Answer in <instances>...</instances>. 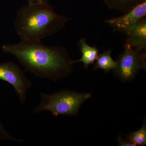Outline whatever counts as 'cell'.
Instances as JSON below:
<instances>
[{
  "label": "cell",
  "mask_w": 146,
  "mask_h": 146,
  "mask_svg": "<svg viewBox=\"0 0 146 146\" xmlns=\"http://www.w3.org/2000/svg\"><path fill=\"white\" fill-rule=\"evenodd\" d=\"M125 43L141 50L146 49V18L128 29Z\"/></svg>",
  "instance_id": "52a82bcc"
},
{
  "label": "cell",
  "mask_w": 146,
  "mask_h": 146,
  "mask_svg": "<svg viewBox=\"0 0 146 146\" xmlns=\"http://www.w3.org/2000/svg\"><path fill=\"white\" fill-rule=\"evenodd\" d=\"M111 50L109 49L102 53L99 54L96 62L94 66L95 70L98 69L103 70L105 72H109L114 70L117 67V62L112 59L111 56Z\"/></svg>",
  "instance_id": "30bf717a"
},
{
  "label": "cell",
  "mask_w": 146,
  "mask_h": 146,
  "mask_svg": "<svg viewBox=\"0 0 146 146\" xmlns=\"http://www.w3.org/2000/svg\"><path fill=\"white\" fill-rule=\"evenodd\" d=\"M0 140L3 141H13L21 143L24 141V139H17L9 133L3 126L0 119Z\"/></svg>",
  "instance_id": "7c38bea8"
},
{
  "label": "cell",
  "mask_w": 146,
  "mask_h": 146,
  "mask_svg": "<svg viewBox=\"0 0 146 146\" xmlns=\"http://www.w3.org/2000/svg\"><path fill=\"white\" fill-rule=\"evenodd\" d=\"M0 80L13 86L20 102L27 100V91L32 86V82L25 75L23 71L13 62L0 63Z\"/></svg>",
  "instance_id": "5b68a950"
},
{
  "label": "cell",
  "mask_w": 146,
  "mask_h": 146,
  "mask_svg": "<svg viewBox=\"0 0 146 146\" xmlns=\"http://www.w3.org/2000/svg\"><path fill=\"white\" fill-rule=\"evenodd\" d=\"M117 141L120 146H134L133 144L128 141H124L120 136H118Z\"/></svg>",
  "instance_id": "4fadbf2b"
},
{
  "label": "cell",
  "mask_w": 146,
  "mask_h": 146,
  "mask_svg": "<svg viewBox=\"0 0 146 146\" xmlns=\"http://www.w3.org/2000/svg\"><path fill=\"white\" fill-rule=\"evenodd\" d=\"M127 141L134 146H144L146 145V120L143 123L140 129L133 132H130L127 137Z\"/></svg>",
  "instance_id": "8fae6325"
},
{
  "label": "cell",
  "mask_w": 146,
  "mask_h": 146,
  "mask_svg": "<svg viewBox=\"0 0 146 146\" xmlns=\"http://www.w3.org/2000/svg\"><path fill=\"white\" fill-rule=\"evenodd\" d=\"M146 0L134 6L123 16L106 20L105 23L110 26L114 32L125 33L128 29L146 18Z\"/></svg>",
  "instance_id": "8992f818"
},
{
  "label": "cell",
  "mask_w": 146,
  "mask_h": 146,
  "mask_svg": "<svg viewBox=\"0 0 146 146\" xmlns=\"http://www.w3.org/2000/svg\"><path fill=\"white\" fill-rule=\"evenodd\" d=\"M78 45L82 55L80 59L73 60V63L82 62L84 67L87 68L89 65L94 64L99 54V50L96 46H91L88 45L85 37L82 38L78 41Z\"/></svg>",
  "instance_id": "ba28073f"
},
{
  "label": "cell",
  "mask_w": 146,
  "mask_h": 146,
  "mask_svg": "<svg viewBox=\"0 0 146 146\" xmlns=\"http://www.w3.org/2000/svg\"><path fill=\"white\" fill-rule=\"evenodd\" d=\"M5 53L13 55L25 72L56 82L72 72L74 63L66 48L46 46L41 41H22L3 45Z\"/></svg>",
  "instance_id": "6da1fadb"
},
{
  "label": "cell",
  "mask_w": 146,
  "mask_h": 146,
  "mask_svg": "<svg viewBox=\"0 0 146 146\" xmlns=\"http://www.w3.org/2000/svg\"><path fill=\"white\" fill-rule=\"evenodd\" d=\"M48 0H27L28 3H48Z\"/></svg>",
  "instance_id": "5bb4252c"
},
{
  "label": "cell",
  "mask_w": 146,
  "mask_h": 146,
  "mask_svg": "<svg viewBox=\"0 0 146 146\" xmlns=\"http://www.w3.org/2000/svg\"><path fill=\"white\" fill-rule=\"evenodd\" d=\"M123 52L117 60L115 76L123 82L131 81L142 69L146 70V50H141L125 43Z\"/></svg>",
  "instance_id": "277c9868"
},
{
  "label": "cell",
  "mask_w": 146,
  "mask_h": 146,
  "mask_svg": "<svg viewBox=\"0 0 146 146\" xmlns=\"http://www.w3.org/2000/svg\"><path fill=\"white\" fill-rule=\"evenodd\" d=\"M72 19L57 14L48 3H28L17 11L14 28L22 41H41L57 33Z\"/></svg>",
  "instance_id": "7a4b0ae2"
},
{
  "label": "cell",
  "mask_w": 146,
  "mask_h": 146,
  "mask_svg": "<svg viewBox=\"0 0 146 146\" xmlns=\"http://www.w3.org/2000/svg\"><path fill=\"white\" fill-rule=\"evenodd\" d=\"M91 94L62 90L51 94L40 93L41 102L35 108L33 113L47 111L54 116H76L82 104L90 98Z\"/></svg>",
  "instance_id": "3957f363"
},
{
  "label": "cell",
  "mask_w": 146,
  "mask_h": 146,
  "mask_svg": "<svg viewBox=\"0 0 146 146\" xmlns=\"http://www.w3.org/2000/svg\"><path fill=\"white\" fill-rule=\"evenodd\" d=\"M146 0H102L108 8L120 11L123 14L127 13L138 4Z\"/></svg>",
  "instance_id": "9c48e42d"
}]
</instances>
